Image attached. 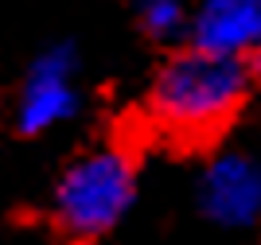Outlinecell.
Masks as SVG:
<instances>
[{
    "instance_id": "1",
    "label": "cell",
    "mask_w": 261,
    "mask_h": 245,
    "mask_svg": "<svg viewBox=\"0 0 261 245\" xmlns=\"http://www.w3.org/2000/svg\"><path fill=\"white\" fill-rule=\"evenodd\" d=\"M250 86V63L187 47L156 70L148 113L175 140H211L242 113Z\"/></svg>"
},
{
    "instance_id": "2",
    "label": "cell",
    "mask_w": 261,
    "mask_h": 245,
    "mask_svg": "<svg viewBox=\"0 0 261 245\" xmlns=\"http://www.w3.org/2000/svg\"><path fill=\"white\" fill-rule=\"evenodd\" d=\"M137 199V168L121 148H90L66 164L51 191V222L74 245L101 241Z\"/></svg>"
},
{
    "instance_id": "3",
    "label": "cell",
    "mask_w": 261,
    "mask_h": 245,
    "mask_svg": "<svg viewBox=\"0 0 261 245\" xmlns=\"http://www.w3.org/2000/svg\"><path fill=\"white\" fill-rule=\"evenodd\" d=\"M74 70L78 55L70 43H55L35 55V63L28 66V78L20 86V101H16V128L23 137L51 132L55 125L70 121L82 109V97L74 90Z\"/></svg>"
},
{
    "instance_id": "4",
    "label": "cell",
    "mask_w": 261,
    "mask_h": 245,
    "mask_svg": "<svg viewBox=\"0 0 261 245\" xmlns=\"http://www.w3.org/2000/svg\"><path fill=\"white\" fill-rule=\"evenodd\" d=\"M199 210L218 226H253L261 218V164L246 152H222L199 175Z\"/></svg>"
},
{
    "instance_id": "5",
    "label": "cell",
    "mask_w": 261,
    "mask_h": 245,
    "mask_svg": "<svg viewBox=\"0 0 261 245\" xmlns=\"http://www.w3.org/2000/svg\"><path fill=\"white\" fill-rule=\"evenodd\" d=\"M187 32L199 51L250 59L261 47V0H203Z\"/></svg>"
},
{
    "instance_id": "6",
    "label": "cell",
    "mask_w": 261,
    "mask_h": 245,
    "mask_svg": "<svg viewBox=\"0 0 261 245\" xmlns=\"http://www.w3.org/2000/svg\"><path fill=\"white\" fill-rule=\"evenodd\" d=\"M137 20L152 39H175L184 28H191L184 0H137Z\"/></svg>"
},
{
    "instance_id": "7",
    "label": "cell",
    "mask_w": 261,
    "mask_h": 245,
    "mask_svg": "<svg viewBox=\"0 0 261 245\" xmlns=\"http://www.w3.org/2000/svg\"><path fill=\"white\" fill-rule=\"evenodd\" d=\"M250 74H253V82H261V47L250 55Z\"/></svg>"
}]
</instances>
